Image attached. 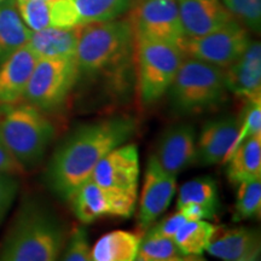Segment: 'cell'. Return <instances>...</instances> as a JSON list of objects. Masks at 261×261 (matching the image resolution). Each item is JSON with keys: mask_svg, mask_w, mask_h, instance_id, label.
I'll use <instances>...</instances> for the list:
<instances>
[{"mask_svg": "<svg viewBox=\"0 0 261 261\" xmlns=\"http://www.w3.org/2000/svg\"><path fill=\"white\" fill-rule=\"evenodd\" d=\"M226 174L233 184L261 177V133L246 138L227 158Z\"/></svg>", "mask_w": 261, "mask_h": 261, "instance_id": "44dd1931", "label": "cell"}, {"mask_svg": "<svg viewBox=\"0 0 261 261\" xmlns=\"http://www.w3.org/2000/svg\"><path fill=\"white\" fill-rule=\"evenodd\" d=\"M79 77L76 57L41 58L29 77L23 99L51 113L63 106Z\"/></svg>", "mask_w": 261, "mask_h": 261, "instance_id": "52a82bcc", "label": "cell"}, {"mask_svg": "<svg viewBox=\"0 0 261 261\" xmlns=\"http://www.w3.org/2000/svg\"><path fill=\"white\" fill-rule=\"evenodd\" d=\"M24 169L21 167V165L16 161L11 152L9 151L6 145L3 142L0 137V173H8V174H22Z\"/></svg>", "mask_w": 261, "mask_h": 261, "instance_id": "836d02e7", "label": "cell"}, {"mask_svg": "<svg viewBox=\"0 0 261 261\" xmlns=\"http://www.w3.org/2000/svg\"><path fill=\"white\" fill-rule=\"evenodd\" d=\"M238 120H240V132L232 151L246 138L261 133V96L247 100L242 116Z\"/></svg>", "mask_w": 261, "mask_h": 261, "instance_id": "f546056e", "label": "cell"}, {"mask_svg": "<svg viewBox=\"0 0 261 261\" xmlns=\"http://www.w3.org/2000/svg\"><path fill=\"white\" fill-rule=\"evenodd\" d=\"M135 34L128 18L81 24L76 63L79 76H102L125 70L133 61Z\"/></svg>", "mask_w": 261, "mask_h": 261, "instance_id": "3957f363", "label": "cell"}, {"mask_svg": "<svg viewBox=\"0 0 261 261\" xmlns=\"http://www.w3.org/2000/svg\"><path fill=\"white\" fill-rule=\"evenodd\" d=\"M32 35L19 15L16 0L0 3V63L25 45Z\"/></svg>", "mask_w": 261, "mask_h": 261, "instance_id": "603a6c76", "label": "cell"}, {"mask_svg": "<svg viewBox=\"0 0 261 261\" xmlns=\"http://www.w3.org/2000/svg\"><path fill=\"white\" fill-rule=\"evenodd\" d=\"M129 22L135 34L177 45L182 50V32L177 0H135Z\"/></svg>", "mask_w": 261, "mask_h": 261, "instance_id": "9c48e42d", "label": "cell"}, {"mask_svg": "<svg viewBox=\"0 0 261 261\" xmlns=\"http://www.w3.org/2000/svg\"><path fill=\"white\" fill-rule=\"evenodd\" d=\"M197 136L191 123H177L163 130L154 155L165 171L178 175L195 163Z\"/></svg>", "mask_w": 261, "mask_h": 261, "instance_id": "5bb4252c", "label": "cell"}, {"mask_svg": "<svg viewBox=\"0 0 261 261\" xmlns=\"http://www.w3.org/2000/svg\"><path fill=\"white\" fill-rule=\"evenodd\" d=\"M68 202L81 223L91 224L106 217H130L135 212L137 198L104 189L90 178L75 189Z\"/></svg>", "mask_w": 261, "mask_h": 261, "instance_id": "30bf717a", "label": "cell"}, {"mask_svg": "<svg viewBox=\"0 0 261 261\" xmlns=\"http://www.w3.org/2000/svg\"><path fill=\"white\" fill-rule=\"evenodd\" d=\"M136 129V120L128 115L107 117L77 127L48 162V188L62 200L68 201L75 189L91 178L97 163L132 138Z\"/></svg>", "mask_w": 261, "mask_h": 261, "instance_id": "6da1fadb", "label": "cell"}, {"mask_svg": "<svg viewBox=\"0 0 261 261\" xmlns=\"http://www.w3.org/2000/svg\"><path fill=\"white\" fill-rule=\"evenodd\" d=\"M182 214L185 215L188 220H208L213 219L215 217V212L211 211L210 208L204 207V205L197 204V203H189L181 205L178 208Z\"/></svg>", "mask_w": 261, "mask_h": 261, "instance_id": "e575fe53", "label": "cell"}, {"mask_svg": "<svg viewBox=\"0 0 261 261\" xmlns=\"http://www.w3.org/2000/svg\"><path fill=\"white\" fill-rule=\"evenodd\" d=\"M177 190V175L162 168L154 155L146 163L138 212L140 230H146L167 211Z\"/></svg>", "mask_w": 261, "mask_h": 261, "instance_id": "7c38bea8", "label": "cell"}, {"mask_svg": "<svg viewBox=\"0 0 261 261\" xmlns=\"http://www.w3.org/2000/svg\"><path fill=\"white\" fill-rule=\"evenodd\" d=\"M208 253L225 261H255L260 259L259 231L249 227L225 228L215 226L207 247Z\"/></svg>", "mask_w": 261, "mask_h": 261, "instance_id": "e0dca14e", "label": "cell"}, {"mask_svg": "<svg viewBox=\"0 0 261 261\" xmlns=\"http://www.w3.org/2000/svg\"><path fill=\"white\" fill-rule=\"evenodd\" d=\"M173 109L181 115H196L224 102L227 90L225 69L185 57L168 90Z\"/></svg>", "mask_w": 261, "mask_h": 261, "instance_id": "5b68a950", "label": "cell"}, {"mask_svg": "<svg viewBox=\"0 0 261 261\" xmlns=\"http://www.w3.org/2000/svg\"><path fill=\"white\" fill-rule=\"evenodd\" d=\"M228 11L243 23L244 27L260 32L261 0H221Z\"/></svg>", "mask_w": 261, "mask_h": 261, "instance_id": "f1b7e54d", "label": "cell"}, {"mask_svg": "<svg viewBox=\"0 0 261 261\" xmlns=\"http://www.w3.org/2000/svg\"><path fill=\"white\" fill-rule=\"evenodd\" d=\"M177 3L187 38L203 37L236 19L221 0H177Z\"/></svg>", "mask_w": 261, "mask_h": 261, "instance_id": "9a60e30c", "label": "cell"}, {"mask_svg": "<svg viewBox=\"0 0 261 261\" xmlns=\"http://www.w3.org/2000/svg\"><path fill=\"white\" fill-rule=\"evenodd\" d=\"M227 92L252 99L261 96V45L252 41L236 62L225 69Z\"/></svg>", "mask_w": 261, "mask_h": 261, "instance_id": "d6986e66", "label": "cell"}, {"mask_svg": "<svg viewBox=\"0 0 261 261\" xmlns=\"http://www.w3.org/2000/svg\"><path fill=\"white\" fill-rule=\"evenodd\" d=\"M0 137L21 167L37 166L55 137V127L44 112L29 103L2 106Z\"/></svg>", "mask_w": 261, "mask_h": 261, "instance_id": "277c9868", "label": "cell"}, {"mask_svg": "<svg viewBox=\"0 0 261 261\" xmlns=\"http://www.w3.org/2000/svg\"><path fill=\"white\" fill-rule=\"evenodd\" d=\"M18 12L32 32L80 24L73 0H16Z\"/></svg>", "mask_w": 261, "mask_h": 261, "instance_id": "2e32d148", "label": "cell"}, {"mask_svg": "<svg viewBox=\"0 0 261 261\" xmlns=\"http://www.w3.org/2000/svg\"><path fill=\"white\" fill-rule=\"evenodd\" d=\"M136 260L138 261H182L194 260L180 252L173 238L162 236L152 228L148 227L140 240Z\"/></svg>", "mask_w": 261, "mask_h": 261, "instance_id": "d4e9b609", "label": "cell"}, {"mask_svg": "<svg viewBox=\"0 0 261 261\" xmlns=\"http://www.w3.org/2000/svg\"><path fill=\"white\" fill-rule=\"evenodd\" d=\"M65 250L61 254L64 261H92L91 246L87 233L84 228L77 227L71 232L69 242L64 246Z\"/></svg>", "mask_w": 261, "mask_h": 261, "instance_id": "4dcf8cb0", "label": "cell"}, {"mask_svg": "<svg viewBox=\"0 0 261 261\" xmlns=\"http://www.w3.org/2000/svg\"><path fill=\"white\" fill-rule=\"evenodd\" d=\"M185 57L177 45L135 34L133 62L140 100L144 106H151L168 92Z\"/></svg>", "mask_w": 261, "mask_h": 261, "instance_id": "8992f818", "label": "cell"}, {"mask_svg": "<svg viewBox=\"0 0 261 261\" xmlns=\"http://www.w3.org/2000/svg\"><path fill=\"white\" fill-rule=\"evenodd\" d=\"M18 191V180L16 175L0 173V225L14 203Z\"/></svg>", "mask_w": 261, "mask_h": 261, "instance_id": "1f68e13d", "label": "cell"}, {"mask_svg": "<svg viewBox=\"0 0 261 261\" xmlns=\"http://www.w3.org/2000/svg\"><path fill=\"white\" fill-rule=\"evenodd\" d=\"M81 24L70 28H47L32 32L27 42L38 60L76 57Z\"/></svg>", "mask_w": 261, "mask_h": 261, "instance_id": "ffe728a7", "label": "cell"}, {"mask_svg": "<svg viewBox=\"0 0 261 261\" xmlns=\"http://www.w3.org/2000/svg\"><path fill=\"white\" fill-rule=\"evenodd\" d=\"M80 24L119 18L130 9L132 0H73Z\"/></svg>", "mask_w": 261, "mask_h": 261, "instance_id": "4316f807", "label": "cell"}, {"mask_svg": "<svg viewBox=\"0 0 261 261\" xmlns=\"http://www.w3.org/2000/svg\"><path fill=\"white\" fill-rule=\"evenodd\" d=\"M3 2H4V0H0V3H3Z\"/></svg>", "mask_w": 261, "mask_h": 261, "instance_id": "d590c367", "label": "cell"}, {"mask_svg": "<svg viewBox=\"0 0 261 261\" xmlns=\"http://www.w3.org/2000/svg\"><path fill=\"white\" fill-rule=\"evenodd\" d=\"M214 230V225L205 220H188L179 227L173 241L182 254L196 260L205 252Z\"/></svg>", "mask_w": 261, "mask_h": 261, "instance_id": "cb8c5ba5", "label": "cell"}, {"mask_svg": "<svg viewBox=\"0 0 261 261\" xmlns=\"http://www.w3.org/2000/svg\"><path fill=\"white\" fill-rule=\"evenodd\" d=\"M140 231L116 230L104 234L91 248L92 261H133L136 260L140 240Z\"/></svg>", "mask_w": 261, "mask_h": 261, "instance_id": "7402d4cb", "label": "cell"}, {"mask_svg": "<svg viewBox=\"0 0 261 261\" xmlns=\"http://www.w3.org/2000/svg\"><path fill=\"white\" fill-rule=\"evenodd\" d=\"M240 132V120L226 115L208 121L202 128L196 143L195 162L201 166H213L225 162L232 151Z\"/></svg>", "mask_w": 261, "mask_h": 261, "instance_id": "4fadbf2b", "label": "cell"}, {"mask_svg": "<svg viewBox=\"0 0 261 261\" xmlns=\"http://www.w3.org/2000/svg\"><path fill=\"white\" fill-rule=\"evenodd\" d=\"M185 221H188L185 215L182 214L180 211H178L177 213L169 215V217L161 220L160 223L154 225V226H151V225H150V226L154 228L156 232L162 234V236L173 238L175 232L179 230V227H180Z\"/></svg>", "mask_w": 261, "mask_h": 261, "instance_id": "d6a6232c", "label": "cell"}, {"mask_svg": "<svg viewBox=\"0 0 261 261\" xmlns=\"http://www.w3.org/2000/svg\"><path fill=\"white\" fill-rule=\"evenodd\" d=\"M189 203L204 205L217 213L219 207L217 181L211 177H201L184 182L179 190L177 208Z\"/></svg>", "mask_w": 261, "mask_h": 261, "instance_id": "484cf974", "label": "cell"}, {"mask_svg": "<svg viewBox=\"0 0 261 261\" xmlns=\"http://www.w3.org/2000/svg\"><path fill=\"white\" fill-rule=\"evenodd\" d=\"M37 62L38 57L25 44L0 63V107L17 103L23 98Z\"/></svg>", "mask_w": 261, "mask_h": 261, "instance_id": "ac0fdd59", "label": "cell"}, {"mask_svg": "<svg viewBox=\"0 0 261 261\" xmlns=\"http://www.w3.org/2000/svg\"><path fill=\"white\" fill-rule=\"evenodd\" d=\"M63 221L42 202H23L0 243L2 261H54L63 252Z\"/></svg>", "mask_w": 261, "mask_h": 261, "instance_id": "7a4b0ae2", "label": "cell"}, {"mask_svg": "<svg viewBox=\"0 0 261 261\" xmlns=\"http://www.w3.org/2000/svg\"><path fill=\"white\" fill-rule=\"evenodd\" d=\"M139 154L136 144H122L97 163L91 179L108 190L137 198L139 182Z\"/></svg>", "mask_w": 261, "mask_h": 261, "instance_id": "8fae6325", "label": "cell"}, {"mask_svg": "<svg viewBox=\"0 0 261 261\" xmlns=\"http://www.w3.org/2000/svg\"><path fill=\"white\" fill-rule=\"evenodd\" d=\"M238 185L233 221L260 217L261 211V177L248 179Z\"/></svg>", "mask_w": 261, "mask_h": 261, "instance_id": "83f0119b", "label": "cell"}, {"mask_svg": "<svg viewBox=\"0 0 261 261\" xmlns=\"http://www.w3.org/2000/svg\"><path fill=\"white\" fill-rule=\"evenodd\" d=\"M250 35L247 28L237 19L198 38H187L182 51L185 56L196 58L226 69L247 50Z\"/></svg>", "mask_w": 261, "mask_h": 261, "instance_id": "ba28073f", "label": "cell"}]
</instances>
